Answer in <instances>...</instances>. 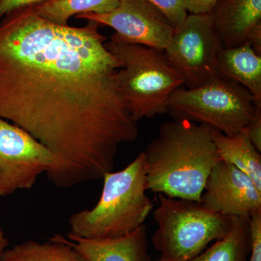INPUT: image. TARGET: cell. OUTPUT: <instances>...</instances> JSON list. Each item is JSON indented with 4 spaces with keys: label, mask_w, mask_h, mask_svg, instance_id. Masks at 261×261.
I'll use <instances>...</instances> for the list:
<instances>
[{
    "label": "cell",
    "mask_w": 261,
    "mask_h": 261,
    "mask_svg": "<svg viewBox=\"0 0 261 261\" xmlns=\"http://www.w3.org/2000/svg\"><path fill=\"white\" fill-rule=\"evenodd\" d=\"M87 21L59 25L28 6L0 23V118L49 149L45 174L60 188L102 178L119 146L139 135L118 82L121 63L100 24Z\"/></svg>",
    "instance_id": "6da1fadb"
},
{
    "label": "cell",
    "mask_w": 261,
    "mask_h": 261,
    "mask_svg": "<svg viewBox=\"0 0 261 261\" xmlns=\"http://www.w3.org/2000/svg\"><path fill=\"white\" fill-rule=\"evenodd\" d=\"M216 129L185 118L165 122L145 151L147 189L201 202L206 181L220 159Z\"/></svg>",
    "instance_id": "7a4b0ae2"
},
{
    "label": "cell",
    "mask_w": 261,
    "mask_h": 261,
    "mask_svg": "<svg viewBox=\"0 0 261 261\" xmlns=\"http://www.w3.org/2000/svg\"><path fill=\"white\" fill-rule=\"evenodd\" d=\"M102 179V194L96 205L70 215V233L89 239L115 238L145 224L153 203L146 194L143 151L126 168L106 173Z\"/></svg>",
    "instance_id": "3957f363"
},
{
    "label": "cell",
    "mask_w": 261,
    "mask_h": 261,
    "mask_svg": "<svg viewBox=\"0 0 261 261\" xmlns=\"http://www.w3.org/2000/svg\"><path fill=\"white\" fill-rule=\"evenodd\" d=\"M105 45L121 63L118 82L134 120L167 113L170 97L185 82L163 51L121 42L113 36Z\"/></svg>",
    "instance_id": "277c9868"
},
{
    "label": "cell",
    "mask_w": 261,
    "mask_h": 261,
    "mask_svg": "<svg viewBox=\"0 0 261 261\" xmlns=\"http://www.w3.org/2000/svg\"><path fill=\"white\" fill-rule=\"evenodd\" d=\"M157 228L152 245L161 260L190 261L212 242L224 238L232 218L205 208L200 202L159 194L154 211Z\"/></svg>",
    "instance_id": "5b68a950"
},
{
    "label": "cell",
    "mask_w": 261,
    "mask_h": 261,
    "mask_svg": "<svg viewBox=\"0 0 261 261\" xmlns=\"http://www.w3.org/2000/svg\"><path fill=\"white\" fill-rule=\"evenodd\" d=\"M256 108L247 89L217 76L196 88L176 89L170 97L168 112L173 118H185L233 135L246 128Z\"/></svg>",
    "instance_id": "8992f818"
},
{
    "label": "cell",
    "mask_w": 261,
    "mask_h": 261,
    "mask_svg": "<svg viewBox=\"0 0 261 261\" xmlns=\"http://www.w3.org/2000/svg\"><path fill=\"white\" fill-rule=\"evenodd\" d=\"M223 48L211 13L190 14L174 29L163 53L183 76L187 89H193L217 77L216 65Z\"/></svg>",
    "instance_id": "52a82bcc"
},
{
    "label": "cell",
    "mask_w": 261,
    "mask_h": 261,
    "mask_svg": "<svg viewBox=\"0 0 261 261\" xmlns=\"http://www.w3.org/2000/svg\"><path fill=\"white\" fill-rule=\"evenodd\" d=\"M53 163L47 147L23 128L0 118V197L30 190Z\"/></svg>",
    "instance_id": "ba28073f"
},
{
    "label": "cell",
    "mask_w": 261,
    "mask_h": 261,
    "mask_svg": "<svg viewBox=\"0 0 261 261\" xmlns=\"http://www.w3.org/2000/svg\"><path fill=\"white\" fill-rule=\"evenodd\" d=\"M75 18L111 27L116 31L113 37L121 42L163 51L174 32L166 15L146 0H120L116 9L110 13H86Z\"/></svg>",
    "instance_id": "9c48e42d"
},
{
    "label": "cell",
    "mask_w": 261,
    "mask_h": 261,
    "mask_svg": "<svg viewBox=\"0 0 261 261\" xmlns=\"http://www.w3.org/2000/svg\"><path fill=\"white\" fill-rule=\"evenodd\" d=\"M200 203L216 214L250 218L261 212V190L247 174L221 160L206 181Z\"/></svg>",
    "instance_id": "30bf717a"
},
{
    "label": "cell",
    "mask_w": 261,
    "mask_h": 261,
    "mask_svg": "<svg viewBox=\"0 0 261 261\" xmlns=\"http://www.w3.org/2000/svg\"><path fill=\"white\" fill-rule=\"evenodd\" d=\"M211 14L223 47L250 43L261 56V0H220Z\"/></svg>",
    "instance_id": "8fae6325"
},
{
    "label": "cell",
    "mask_w": 261,
    "mask_h": 261,
    "mask_svg": "<svg viewBox=\"0 0 261 261\" xmlns=\"http://www.w3.org/2000/svg\"><path fill=\"white\" fill-rule=\"evenodd\" d=\"M56 235L88 261H151L145 224L115 238H84L70 233L66 237Z\"/></svg>",
    "instance_id": "7c38bea8"
},
{
    "label": "cell",
    "mask_w": 261,
    "mask_h": 261,
    "mask_svg": "<svg viewBox=\"0 0 261 261\" xmlns=\"http://www.w3.org/2000/svg\"><path fill=\"white\" fill-rule=\"evenodd\" d=\"M216 75L243 86L253 96L257 107H261V56L250 43L223 48L218 58Z\"/></svg>",
    "instance_id": "4fadbf2b"
},
{
    "label": "cell",
    "mask_w": 261,
    "mask_h": 261,
    "mask_svg": "<svg viewBox=\"0 0 261 261\" xmlns=\"http://www.w3.org/2000/svg\"><path fill=\"white\" fill-rule=\"evenodd\" d=\"M214 140L220 159L250 177L261 190V155L249 138L247 128L233 135L216 130Z\"/></svg>",
    "instance_id": "5bb4252c"
},
{
    "label": "cell",
    "mask_w": 261,
    "mask_h": 261,
    "mask_svg": "<svg viewBox=\"0 0 261 261\" xmlns=\"http://www.w3.org/2000/svg\"><path fill=\"white\" fill-rule=\"evenodd\" d=\"M231 228L224 238L190 261H247L251 249L250 218L232 216Z\"/></svg>",
    "instance_id": "9a60e30c"
},
{
    "label": "cell",
    "mask_w": 261,
    "mask_h": 261,
    "mask_svg": "<svg viewBox=\"0 0 261 261\" xmlns=\"http://www.w3.org/2000/svg\"><path fill=\"white\" fill-rule=\"evenodd\" d=\"M1 261H88L73 247L55 234L47 243L27 240L8 248Z\"/></svg>",
    "instance_id": "2e32d148"
},
{
    "label": "cell",
    "mask_w": 261,
    "mask_h": 261,
    "mask_svg": "<svg viewBox=\"0 0 261 261\" xmlns=\"http://www.w3.org/2000/svg\"><path fill=\"white\" fill-rule=\"evenodd\" d=\"M120 0H48L33 6L38 15L59 25H68L72 17L86 13L105 14L116 9Z\"/></svg>",
    "instance_id": "e0dca14e"
},
{
    "label": "cell",
    "mask_w": 261,
    "mask_h": 261,
    "mask_svg": "<svg viewBox=\"0 0 261 261\" xmlns=\"http://www.w3.org/2000/svg\"><path fill=\"white\" fill-rule=\"evenodd\" d=\"M161 10L169 20L173 28L181 25L188 13L185 9L183 0H146Z\"/></svg>",
    "instance_id": "ac0fdd59"
},
{
    "label": "cell",
    "mask_w": 261,
    "mask_h": 261,
    "mask_svg": "<svg viewBox=\"0 0 261 261\" xmlns=\"http://www.w3.org/2000/svg\"><path fill=\"white\" fill-rule=\"evenodd\" d=\"M251 249L247 261H261V212L249 219Z\"/></svg>",
    "instance_id": "d6986e66"
},
{
    "label": "cell",
    "mask_w": 261,
    "mask_h": 261,
    "mask_svg": "<svg viewBox=\"0 0 261 261\" xmlns=\"http://www.w3.org/2000/svg\"><path fill=\"white\" fill-rule=\"evenodd\" d=\"M220 0H183L187 12L191 14H209Z\"/></svg>",
    "instance_id": "ffe728a7"
},
{
    "label": "cell",
    "mask_w": 261,
    "mask_h": 261,
    "mask_svg": "<svg viewBox=\"0 0 261 261\" xmlns=\"http://www.w3.org/2000/svg\"><path fill=\"white\" fill-rule=\"evenodd\" d=\"M246 128L252 145L261 152V107H257L255 115Z\"/></svg>",
    "instance_id": "44dd1931"
},
{
    "label": "cell",
    "mask_w": 261,
    "mask_h": 261,
    "mask_svg": "<svg viewBox=\"0 0 261 261\" xmlns=\"http://www.w3.org/2000/svg\"><path fill=\"white\" fill-rule=\"evenodd\" d=\"M48 0H0V18L18 8L35 6Z\"/></svg>",
    "instance_id": "7402d4cb"
},
{
    "label": "cell",
    "mask_w": 261,
    "mask_h": 261,
    "mask_svg": "<svg viewBox=\"0 0 261 261\" xmlns=\"http://www.w3.org/2000/svg\"><path fill=\"white\" fill-rule=\"evenodd\" d=\"M8 245H9L8 239L6 238L3 228L0 226V256L3 255L5 250L8 249Z\"/></svg>",
    "instance_id": "603a6c76"
},
{
    "label": "cell",
    "mask_w": 261,
    "mask_h": 261,
    "mask_svg": "<svg viewBox=\"0 0 261 261\" xmlns=\"http://www.w3.org/2000/svg\"><path fill=\"white\" fill-rule=\"evenodd\" d=\"M160 261H163V260H160Z\"/></svg>",
    "instance_id": "cb8c5ba5"
},
{
    "label": "cell",
    "mask_w": 261,
    "mask_h": 261,
    "mask_svg": "<svg viewBox=\"0 0 261 261\" xmlns=\"http://www.w3.org/2000/svg\"><path fill=\"white\" fill-rule=\"evenodd\" d=\"M0 261H1V260H0Z\"/></svg>",
    "instance_id": "d4e9b609"
}]
</instances>
